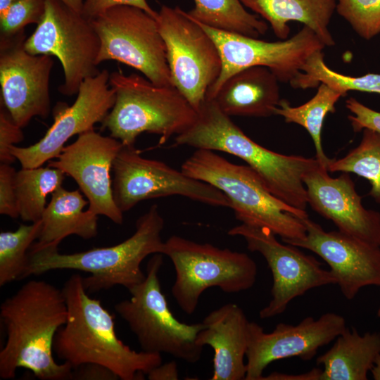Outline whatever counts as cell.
<instances>
[{
    "label": "cell",
    "mask_w": 380,
    "mask_h": 380,
    "mask_svg": "<svg viewBox=\"0 0 380 380\" xmlns=\"http://www.w3.org/2000/svg\"><path fill=\"white\" fill-rule=\"evenodd\" d=\"M0 317L6 335L0 351L1 379L14 378L22 367L42 380L72 379V366L53 357L55 336L68 319L62 289L30 280L1 303Z\"/></svg>",
    "instance_id": "cell-1"
},
{
    "label": "cell",
    "mask_w": 380,
    "mask_h": 380,
    "mask_svg": "<svg viewBox=\"0 0 380 380\" xmlns=\"http://www.w3.org/2000/svg\"><path fill=\"white\" fill-rule=\"evenodd\" d=\"M62 291L68 319L53 341L58 358L73 369L87 363L103 365L122 380L143 379L144 374L162 364L161 354L135 351L118 338L113 317L89 296L81 275H71Z\"/></svg>",
    "instance_id": "cell-2"
},
{
    "label": "cell",
    "mask_w": 380,
    "mask_h": 380,
    "mask_svg": "<svg viewBox=\"0 0 380 380\" xmlns=\"http://www.w3.org/2000/svg\"><path fill=\"white\" fill-rule=\"evenodd\" d=\"M194 123L175 137L177 146L219 151L244 160L267 189L284 203L302 210L308 205L304 175L319 164L315 158L287 156L249 138L211 99L196 110Z\"/></svg>",
    "instance_id": "cell-3"
},
{
    "label": "cell",
    "mask_w": 380,
    "mask_h": 380,
    "mask_svg": "<svg viewBox=\"0 0 380 380\" xmlns=\"http://www.w3.org/2000/svg\"><path fill=\"white\" fill-rule=\"evenodd\" d=\"M135 227L130 237L112 246L74 253H61L58 248L29 251L28 265L21 279L51 270H75L90 274L83 277L88 293L117 285L129 289L146 277L141 269V262L149 255L163 253L165 241L161 232L164 220L156 204L137 219Z\"/></svg>",
    "instance_id": "cell-4"
},
{
    "label": "cell",
    "mask_w": 380,
    "mask_h": 380,
    "mask_svg": "<svg viewBox=\"0 0 380 380\" xmlns=\"http://www.w3.org/2000/svg\"><path fill=\"white\" fill-rule=\"evenodd\" d=\"M181 170L224 193L242 224L266 227L282 241L306 235L302 220L309 217L307 211L275 196L248 165L234 164L213 151L198 148L183 163Z\"/></svg>",
    "instance_id": "cell-5"
},
{
    "label": "cell",
    "mask_w": 380,
    "mask_h": 380,
    "mask_svg": "<svg viewBox=\"0 0 380 380\" xmlns=\"http://www.w3.org/2000/svg\"><path fill=\"white\" fill-rule=\"evenodd\" d=\"M108 82L115 100L101 127L125 146H134L144 132L159 135L163 144L184 132L196 118L197 111L173 86H159L120 70L110 73Z\"/></svg>",
    "instance_id": "cell-6"
},
{
    "label": "cell",
    "mask_w": 380,
    "mask_h": 380,
    "mask_svg": "<svg viewBox=\"0 0 380 380\" xmlns=\"http://www.w3.org/2000/svg\"><path fill=\"white\" fill-rule=\"evenodd\" d=\"M163 263V254H154L144 280L129 289L130 298L116 303L114 309L136 336L141 350L195 363L203 353L196 337L204 325L182 322L170 311L158 278Z\"/></svg>",
    "instance_id": "cell-7"
},
{
    "label": "cell",
    "mask_w": 380,
    "mask_h": 380,
    "mask_svg": "<svg viewBox=\"0 0 380 380\" xmlns=\"http://www.w3.org/2000/svg\"><path fill=\"white\" fill-rule=\"evenodd\" d=\"M163 254L175 270L172 295L188 315L195 312L206 289L218 287L226 293H236L253 287L256 280L257 265L245 253L172 235L165 241Z\"/></svg>",
    "instance_id": "cell-8"
},
{
    "label": "cell",
    "mask_w": 380,
    "mask_h": 380,
    "mask_svg": "<svg viewBox=\"0 0 380 380\" xmlns=\"http://www.w3.org/2000/svg\"><path fill=\"white\" fill-rule=\"evenodd\" d=\"M25 49L34 55L56 56L61 62L64 81L58 91L77 94L83 81L97 75L101 42L91 20L61 0H46V10Z\"/></svg>",
    "instance_id": "cell-9"
},
{
    "label": "cell",
    "mask_w": 380,
    "mask_h": 380,
    "mask_svg": "<svg viewBox=\"0 0 380 380\" xmlns=\"http://www.w3.org/2000/svg\"><path fill=\"white\" fill-rule=\"evenodd\" d=\"M91 23L101 42L98 65L117 61L139 70L157 85L173 86L165 42L155 18L140 8L118 5Z\"/></svg>",
    "instance_id": "cell-10"
},
{
    "label": "cell",
    "mask_w": 380,
    "mask_h": 380,
    "mask_svg": "<svg viewBox=\"0 0 380 380\" xmlns=\"http://www.w3.org/2000/svg\"><path fill=\"white\" fill-rule=\"evenodd\" d=\"M156 20L173 86L197 110L220 75L218 47L208 32L179 7L163 5Z\"/></svg>",
    "instance_id": "cell-11"
},
{
    "label": "cell",
    "mask_w": 380,
    "mask_h": 380,
    "mask_svg": "<svg viewBox=\"0 0 380 380\" xmlns=\"http://www.w3.org/2000/svg\"><path fill=\"white\" fill-rule=\"evenodd\" d=\"M113 173V198L123 213L142 201L171 196L215 207H231L218 189L161 161L141 157L134 146H122L114 160Z\"/></svg>",
    "instance_id": "cell-12"
},
{
    "label": "cell",
    "mask_w": 380,
    "mask_h": 380,
    "mask_svg": "<svg viewBox=\"0 0 380 380\" xmlns=\"http://www.w3.org/2000/svg\"><path fill=\"white\" fill-rule=\"evenodd\" d=\"M196 22L213 39L222 59L220 75L208 89L205 96L208 99H213L222 84L232 75L254 66L266 67L279 82L290 83L301 71L308 57L325 47L315 33L307 26H303L291 38L266 42L220 30Z\"/></svg>",
    "instance_id": "cell-13"
},
{
    "label": "cell",
    "mask_w": 380,
    "mask_h": 380,
    "mask_svg": "<svg viewBox=\"0 0 380 380\" xmlns=\"http://www.w3.org/2000/svg\"><path fill=\"white\" fill-rule=\"evenodd\" d=\"M228 234L243 238L247 248L261 254L272 272V299L260 310L261 319L283 313L292 300L312 289L336 284L331 271L324 269L315 257L305 254L297 246L279 242L277 235L266 227L241 223L231 228Z\"/></svg>",
    "instance_id": "cell-14"
},
{
    "label": "cell",
    "mask_w": 380,
    "mask_h": 380,
    "mask_svg": "<svg viewBox=\"0 0 380 380\" xmlns=\"http://www.w3.org/2000/svg\"><path fill=\"white\" fill-rule=\"evenodd\" d=\"M25 31L0 37V101L21 128L34 117L51 112L52 56L34 55L25 49Z\"/></svg>",
    "instance_id": "cell-15"
},
{
    "label": "cell",
    "mask_w": 380,
    "mask_h": 380,
    "mask_svg": "<svg viewBox=\"0 0 380 380\" xmlns=\"http://www.w3.org/2000/svg\"><path fill=\"white\" fill-rule=\"evenodd\" d=\"M109 76L105 69L85 79L71 106L57 103L53 124L37 143L27 147H10L11 154L23 168L38 167L56 158L72 137L94 129L95 124L103 121L115 100Z\"/></svg>",
    "instance_id": "cell-16"
},
{
    "label": "cell",
    "mask_w": 380,
    "mask_h": 380,
    "mask_svg": "<svg viewBox=\"0 0 380 380\" xmlns=\"http://www.w3.org/2000/svg\"><path fill=\"white\" fill-rule=\"evenodd\" d=\"M123 144L111 136L94 129L78 135L65 146L48 166L58 168L70 176L87 198L88 210L103 215L117 224L123 223V213L117 206L113 191L111 170Z\"/></svg>",
    "instance_id": "cell-17"
},
{
    "label": "cell",
    "mask_w": 380,
    "mask_h": 380,
    "mask_svg": "<svg viewBox=\"0 0 380 380\" xmlns=\"http://www.w3.org/2000/svg\"><path fill=\"white\" fill-rule=\"evenodd\" d=\"M346 329L345 318L334 312L318 319L307 317L296 325L279 323L269 333L256 322H249L245 379L261 380L265 368L279 360H312L320 347L335 340Z\"/></svg>",
    "instance_id": "cell-18"
},
{
    "label": "cell",
    "mask_w": 380,
    "mask_h": 380,
    "mask_svg": "<svg viewBox=\"0 0 380 380\" xmlns=\"http://www.w3.org/2000/svg\"><path fill=\"white\" fill-rule=\"evenodd\" d=\"M302 220L306 235L283 242L309 250L323 259L346 299H353L367 286H380V247L338 230L327 232L309 217Z\"/></svg>",
    "instance_id": "cell-19"
},
{
    "label": "cell",
    "mask_w": 380,
    "mask_h": 380,
    "mask_svg": "<svg viewBox=\"0 0 380 380\" xmlns=\"http://www.w3.org/2000/svg\"><path fill=\"white\" fill-rule=\"evenodd\" d=\"M303 182L308 205L338 230L369 245L380 247V213L366 209L349 173L331 177L327 167L318 164Z\"/></svg>",
    "instance_id": "cell-20"
},
{
    "label": "cell",
    "mask_w": 380,
    "mask_h": 380,
    "mask_svg": "<svg viewBox=\"0 0 380 380\" xmlns=\"http://www.w3.org/2000/svg\"><path fill=\"white\" fill-rule=\"evenodd\" d=\"M202 322L204 327L198 332L196 343L214 350L211 379H245L249 321L243 310L228 303L211 311Z\"/></svg>",
    "instance_id": "cell-21"
},
{
    "label": "cell",
    "mask_w": 380,
    "mask_h": 380,
    "mask_svg": "<svg viewBox=\"0 0 380 380\" xmlns=\"http://www.w3.org/2000/svg\"><path fill=\"white\" fill-rule=\"evenodd\" d=\"M278 82L266 67L248 68L229 77L211 99L229 116L270 117L281 100Z\"/></svg>",
    "instance_id": "cell-22"
},
{
    "label": "cell",
    "mask_w": 380,
    "mask_h": 380,
    "mask_svg": "<svg viewBox=\"0 0 380 380\" xmlns=\"http://www.w3.org/2000/svg\"><path fill=\"white\" fill-rule=\"evenodd\" d=\"M89 204L80 191L63 186L51 194V201L42 215V229L30 251L58 248L65 237L77 235L84 239L98 234V215L84 208Z\"/></svg>",
    "instance_id": "cell-23"
},
{
    "label": "cell",
    "mask_w": 380,
    "mask_h": 380,
    "mask_svg": "<svg viewBox=\"0 0 380 380\" xmlns=\"http://www.w3.org/2000/svg\"><path fill=\"white\" fill-rule=\"evenodd\" d=\"M270 25L281 40L288 39V23L296 21L310 28L325 46L335 44L328 28L336 11V0H240Z\"/></svg>",
    "instance_id": "cell-24"
},
{
    "label": "cell",
    "mask_w": 380,
    "mask_h": 380,
    "mask_svg": "<svg viewBox=\"0 0 380 380\" xmlns=\"http://www.w3.org/2000/svg\"><path fill=\"white\" fill-rule=\"evenodd\" d=\"M380 352V333L360 335L354 327L346 329L331 348L317 358L322 365L320 380H367Z\"/></svg>",
    "instance_id": "cell-25"
},
{
    "label": "cell",
    "mask_w": 380,
    "mask_h": 380,
    "mask_svg": "<svg viewBox=\"0 0 380 380\" xmlns=\"http://www.w3.org/2000/svg\"><path fill=\"white\" fill-rule=\"evenodd\" d=\"M194 1L187 15L208 27L253 38L267 31V23L247 11L240 0Z\"/></svg>",
    "instance_id": "cell-26"
},
{
    "label": "cell",
    "mask_w": 380,
    "mask_h": 380,
    "mask_svg": "<svg viewBox=\"0 0 380 380\" xmlns=\"http://www.w3.org/2000/svg\"><path fill=\"white\" fill-rule=\"evenodd\" d=\"M343 94L321 83L315 95L306 103L293 107L286 99H281L274 110V115H281L287 123H296L304 127L310 134L315 148V158L321 165L327 167L331 158L324 152L322 144V129L329 113L336 111L335 105Z\"/></svg>",
    "instance_id": "cell-27"
},
{
    "label": "cell",
    "mask_w": 380,
    "mask_h": 380,
    "mask_svg": "<svg viewBox=\"0 0 380 380\" xmlns=\"http://www.w3.org/2000/svg\"><path fill=\"white\" fill-rule=\"evenodd\" d=\"M65 174L55 167L21 168L15 178L19 217L35 222L42 219L46 208V198L62 186Z\"/></svg>",
    "instance_id": "cell-28"
},
{
    "label": "cell",
    "mask_w": 380,
    "mask_h": 380,
    "mask_svg": "<svg viewBox=\"0 0 380 380\" xmlns=\"http://www.w3.org/2000/svg\"><path fill=\"white\" fill-rule=\"evenodd\" d=\"M323 83L346 96L349 91H360L380 94V74L368 73L363 76H348L330 69L324 62L322 51L310 55L301 71L289 83L293 88L317 87Z\"/></svg>",
    "instance_id": "cell-29"
},
{
    "label": "cell",
    "mask_w": 380,
    "mask_h": 380,
    "mask_svg": "<svg viewBox=\"0 0 380 380\" xmlns=\"http://www.w3.org/2000/svg\"><path fill=\"white\" fill-rule=\"evenodd\" d=\"M327 169L330 172L354 173L367 179L371 184L369 195L380 203V133L363 129L359 145L341 158L330 159Z\"/></svg>",
    "instance_id": "cell-30"
},
{
    "label": "cell",
    "mask_w": 380,
    "mask_h": 380,
    "mask_svg": "<svg viewBox=\"0 0 380 380\" xmlns=\"http://www.w3.org/2000/svg\"><path fill=\"white\" fill-rule=\"evenodd\" d=\"M42 229L41 220L0 233V286L20 280L29 262V251Z\"/></svg>",
    "instance_id": "cell-31"
},
{
    "label": "cell",
    "mask_w": 380,
    "mask_h": 380,
    "mask_svg": "<svg viewBox=\"0 0 380 380\" xmlns=\"http://www.w3.org/2000/svg\"><path fill=\"white\" fill-rule=\"evenodd\" d=\"M336 11L362 38L380 33V0H336Z\"/></svg>",
    "instance_id": "cell-32"
},
{
    "label": "cell",
    "mask_w": 380,
    "mask_h": 380,
    "mask_svg": "<svg viewBox=\"0 0 380 380\" xmlns=\"http://www.w3.org/2000/svg\"><path fill=\"white\" fill-rule=\"evenodd\" d=\"M46 0H17L0 14L1 36H11L42 20Z\"/></svg>",
    "instance_id": "cell-33"
},
{
    "label": "cell",
    "mask_w": 380,
    "mask_h": 380,
    "mask_svg": "<svg viewBox=\"0 0 380 380\" xmlns=\"http://www.w3.org/2000/svg\"><path fill=\"white\" fill-rule=\"evenodd\" d=\"M24 139L22 128L18 126L0 101V162L11 164L16 158L11 154L10 147Z\"/></svg>",
    "instance_id": "cell-34"
},
{
    "label": "cell",
    "mask_w": 380,
    "mask_h": 380,
    "mask_svg": "<svg viewBox=\"0 0 380 380\" xmlns=\"http://www.w3.org/2000/svg\"><path fill=\"white\" fill-rule=\"evenodd\" d=\"M16 172L10 164L0 165V214L13 219L19 217L15 186Z\"/></svg>",
    "instance_id": "cell-35"
},
{
    "label": "cell",
    "mask_w": 380,
    "mask_h": 380,
    "mask_svg": "<svg viewBox=\"0 0 380 380\" xmlns=\"http://www.w3.org/2000/svg\"><path fill=\"white\" fill-rule=\"evenodd\" d=\"M346 106L353 113L348 118L355 132L368 128L380 133V112L365 106L353 97L346 100Z\"/></svg>",
    "instance_id": "cell-36"
},
{
    "label": "cell",
    "mask_w": 380,
    "mask_h": 380,
    "mask_svg": "<svg viewBox=\"0 0 380 380\" xmlns=\"http://www.w3.org/2000/svg\"><path fill=\"white\" fill-rule=\"evenodd\" d=\"M118 5L133 6L141 8L149 15L158 17V12L154 11L146 0H84L82 14L91 20L108 8Z\"/></svg>",
    "instance_id": "cell-37"
},
{
    "label": "cell",
    "mask_w": 380,
    "mask_h": 380,
    "mask_svg": "<svg viewBox=\"0 0 380 380\" xmlns=\"http://www.w3.org/2000/svg\"><path fill=\"white\" fill-rule=\"evenodd\" d=\"M72 379L115 380L119 378L106 367L96 363H87L72 369Z\"/></svg>",
    "instance_id": "cell-38"
},
{
    "label": "cell",
    "mask_w": 380,
    "mask_h": 380,
    "mask_svg": "<svg viewBox=\"0 0 380 380\" xmlns=\"http://www.w3.org/2000/svg\"><path fill=\"white\" fill-rule=\"evenodd\" d=\"M147 375L150 380H177L179 379L178 368L175 361L160 364Z\"/></svg>",
    "instance_id": "cell-39"
},
{
    "label": "cell",
    "mask_w": 380,
    "mask_h": 380,
    "mask_svg": "<svg viewBox=\"0 0 380 380\" xmlns=\"http://www.w3.org/2000/svg\"><path fill=\"white\" fill-rule=\"evenodd\" d=\"M322 369L314 367L310 371L300 374L297 375L286 374L279 372H272L267 376H262L261 380H277V379H287V380H320V376Z\"/></svg>",
    "instance_id": "cell-40"
},
{
    "label": "cell",
    "mask_w": 380,
    "mask_h": 380,
    "mask_svg": "<svg viewBox=\"0 0 380 380\" xmlns=\"http://www.w3.org/2000/svg\"><path fill=\"white\" fill-rule=\"evenodd\" d=\"M63 3H65L67 6H68L70 8L73 9L74 11L82 13L83 5H84V0H61Z\"/></svg>",
    "instance_id": "cell-41"
},
{
    "label": "cell",
    "mask_w": 380,
    "mask_h": 380,
    "mask_svg": "<svg viewBox=\"0 0 380 380\" xmlns=\"http://www.w3.org/2000/svg\"><path fill=\"white\" fill-rule=\"evenodd\" d=\"M370 372L374 379L380 380V352L377 355Z\"/></svg>",
    "instance_id": "cell-42"
},
{
    "label": "cell",
    "mask_w": 380,
    "mask_h": 380,
    "mask_svg": "<svg viewBox=\"0 0 380 380\" xmlns=\"http://www.w3.org/2000/svg\"><path fill=\"white\" fill-rule=\"evenodd\" d=\"M17 0H0V14L4 13Z\"/></svg>",
    "instance_id": "cell-43"
},
{
    "label": "cell",
    "mask_w": 380,
    "mask_h": 380,
    "mask_svg": "<svg viewBox=\"0 0 380 380\" xmlns=\"http://www.w3.org/2000/svg\"><path fill=\"white\" fill-rule=\"evenodd\" d=\"M377 316H378L379 317H380V306H379V309H378V311H377Z\"/></svg>",
    "instance_id": "cell-44"
}]
</instances>
